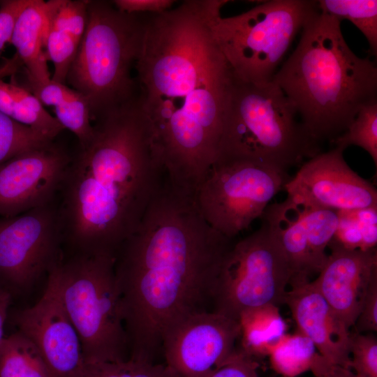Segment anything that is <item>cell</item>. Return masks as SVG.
<instances>
[{
  "mask_svg": "<svg viewBox=\"0 0 377 377\" xmlns=\"http://www.w3.org/2000/svg\"><path fill=\"white\" fill-rule=\"evenodd\" d=\"M227 0L146 14L137 103L169 184L189 196L216 161L234 73L212 32Z\"/></svg>",
  "mask_w": 377,
  "mask_h": 377,
  "instance_id": "cell-1",
  "label": "cell"
},
{
  "mask_svg": "<svg viewBox=\"0 0 377 377\" xmlns=\"http://www.w3.org/2000/svg\"><path fill=\"white\" fill-rule=\"evenodd\" d=\"M233 242L208 224L193 198L165 182L114 256L129 358L157 363L170 328L212 311L221 266Z\"/></svg>",
  "mask_w": 377,
  "mask_h": 377,
  "instance_id": "cell-2",
  "label": "cell"
},
{
  "mask_svg": "<svg viewBox=\"0 0 377 377\" xmlns=\"http://www.w3.org/2000/svg\"><path fill=\"white\" fill-rule=\"evenodd\" d=\"M57 195L63 251L114 257L165 181L137 101L95 120Z\"/></svg>",
  "mask_w": 377,
  "mask_h": 377,
  "instance_id": "cell-3",
  "label": "cell"
},
{
  "mask_svg": "<svg viewBox=\"0 0 377 377\" xmlns=\"http://www.w3.org/2000/svg\"><path fill=\"white\" fill-rule=\"evenodd\" d=\"M272 81L320 145L343 133L364 106L377 101V67L357 56L341 21L316 12L304 24L296 48Z\"/></svg>",
  "mask_w": 377,
  "mask_h": 377,
  "instance_id": "cell-4",
  "label": "cell"
},
{
  "mask_svg": "<svg viewBox=\"0 0 377 377\" xmlns=\"http://www.w3.org/2000/svg\"><path fill=\"white\" fill-rule=\"evenodd\" d=\"M319 152L320 144L277 84L234 75L216 160L246 159L287 172Z\"/></svg>",
  "mask_w": 377,
  "mask_h": 377,
  "instance_id": "cell-5",
  "label": "cell"
},
{
  "mask_svg": "<svg viewBox=\"0 0 377 377\" xmlns=\"http://www.w3.org/2000/svg\"><path fill=\"white\" fill-rule=\"evenodd\" d=\"M146 14L119 10L112 3L88 1L87 23L66 81L88 101L91 120L137 101L136 77Z\"/></svg>",
  "mask_w": 377,
  "mask_h": 377,
  "instance_id": "cell-6",
  "label": "cell"
},
{
  "mask_svg": "<svg viewBox=\"0 0 377 377\" xmlns=\"http://www.w3.org/2000/svg\"><path fill=\"white\" fill-rule=\"evenodd\" d=\"M114 263L109 255L63 252L49 275L78 334L86 364L129 358Z\"/></svg>",
  "mask_w": 377,
  "mask_h": 377,
  "instance_id": "cell-7",
  "label": "cell"
},
{
  "mask_svg": "<svg viewBox=\"0 0 377 377\" xmlns=\"http://www.w3.org/2000/svg\"><path fill=\"white\" fill-rule=\"evenodd\" d=\"M318 10L317 1L271 0L215 20L214 38L235 77L270 82L297 34Z\"/></svg>",
  "mask_w": 377,
  "mask_h": 377,
  "instance_id": "cell-8",
  "label": "cell"
},
{
  "mask_svg": "<svg viewBox=\"0 0 377 377\" xmlns=\"http://www.w3.org/2000/svg\"><path fill=\"white\" fill-rule=\"evenodd\" d=\"M291 272L279 242L262 223L233 242L216 283L212 311L237 321L253 310L284 304Z\"/></svg>",
  "mask_w": 377,
  "mask_h": 377,
  "instance_id": "cell-9",
  "label": "cell"
},
{
  "mask_svg": "<svg viewBox=\"0 0 377 377\" xmlns=\"http://www.w3.org/2000/svg\"><path fill=\"white\" fill-rule=\"evenodd\" d=\"M287 172L246 159H217L193 199L205 221L233 239L260 218L290 179Z\"/></svg>",
  "mask_w": 377,
  "mask_h": 377,
  "instance_id": "cell-10",
  "label": "cell"
},
{
  "mask_svg": "<svg viewBox=\"0 0 377 377\" xmlns=\"http://www.w3.org/2000/svg\"><path fill=\"white\" fill-rule=\"evenodd\" d=\"M63 253L57 200L13 217H0V290L13 304L29 296Z\"/></svg>",
  "mask_w": 377,
  "mask_h": 377,
  "instance_id": "cell-11",
  "label": "cell"
},
{
  "mask_svg": "<svg viewBox=\"0 0 377 377\" xmlns=\"http://www.w3.org/2000/svg\"><path fill=\"white\" fill-rule=\"evenodd\" d=\"M260 219L287 259L291 272L290 281L309 280L312 275L318 274L337 230V211L287 197L282 202L269 204Z\"/></svg>",
  "mask_w": 377,
  "mask_h": 377,
  "instance_id": "cell-12",
  "label": "cell"
},
{
  "mask_svg": "<svg viewBox=\"0 0 377 377\" xmlns=\"http://www.w3.org/2000/svg\"><path fill=\"white\" fill-rule=\"evenodd\" d=\"M8 319L38 348L51 377H84L78 334L48 276L45 290L32 305L9 310Z\"/></svg>",
  "mask_w": 377,
  "mask_h": 377,
  "instance_id": "cell-13",
  "label": "cell"
},
{
  "mask_svg": "<svg viewBox=\"0 0 377 377\" xmlns=\"http://www.w3.org/2000/svg\"><path fill=\"white\" fill-rule=\"evenodd\" d=\"M239 321L207 311L187 317L164 335L165 364L178 377H207L236 350Z\"/></svg>",
  "mask_w": 377,
  "mask_h": 377,
  "instance_id": "cell-14",
  "label": "cell"
},
{
  "mask_svg": "<svg viewBox=\"0 0 377 377\" xmlns=\"http://www.w3.org/2000/svg\"><path fill=\"white\" fill-rule=\"evenodd\" d=\"M338 147L307 159L286 182L287 197L337 212L377 207V191L348 165Z\"/></svg>",
  "mask_w": 377,
  "mask_h": 377,
  "instance_id": "cell-15",
  "label": "cell"
},
{
  "mask_svg": "<svg viewBox=\"0 0 377 377\" xmlns=\"http://www.w3.org/2000/svg\"><path fill=\"white\" fill-rule=\"evenodd\" d=\"M71 158L54 141L0 165V217H13L57 200Z\"/></svg>",
  "mask_w": 377,
  "mask_h": 377,
  "instance_id": "cell-16",
  "label": "cell"
},
{
  "mask_svg": "<svg viewBox=\"0 0 377 377\" xmlns=\"http://www.w3.org/2000/svg\"><path fill=\"white\" fill-rule=\"evenodd\" d=\"M330 253L312 283L336 316L350 328L360 312L369 285L377 274L376 248H345L332 241Z\"/></svg>",
  "mask_w": 377,
  "mask_h": 377,
  "instance_id": "cell-17",
  "label": "cell"
},
{
  "mask_svg": "<svg viewBox=\"0 0 377 377\" xmlns=\"http://www.w3.org/2000/svg\"><path fill=\"white\" fill-rule=\"evenodd\" d=\"M284 304L298 332L309 338L318 353L329 362L350 369V329L308 279L291 280Z\"/></svg>",
  "mask_w": 377,
  "mask_h": 377,
  "instance_id": "cell-18",
  "label": "cell"
},
{
  "mask_svg": "<svg viewBox=\"0 0 377 377\" xmlns=\"http://www.w3.org/2000/svg\"><path fill=\"white\" fill-rule=\"evenodd\" d=\"M88 1H46L45 57L54 65L52 80L66 84L87 23Z\"/></svg>",
  "mask_w": 377,
  "mask_h": 377,
  "instance_id": "cell-19",
  "label": "cell"
},
{
  "mask_svg": "<svg viewBox=\"0 0 377 377\" xmlns=\"http://www.w3.org/2000/svg\"><path fill=\"white\" fill-rule=\"evenodd\" d=\"M45 22L46 1L29 0L16 19L9 42L15 47V57L25 66L29 84L51 79L43 45Z\"/></svg>",
  "mask_w": 377,
  "mask_h": 377,
  "instance_id": "cell-20",
  "label": "cell"
},
{
  "mask_svg": "<svg viewBox=\"0 0 377 377\" xmlns=\"http://www.w3.org/2000/svg\"><path fill=\"white\" fill-rule=\"evenodd\" d=\"M31 91L43 105L52 106L56 119L64 129L77 138L80 147H85L94 135L88 101L78 91L50 79L43 84H29Z\"/></svg>",
  "mask_w": 377,
  "mask_h": 377,
  "instance_id": "cell-21",
  "label": "cell"
},
{
  "mask_svg": "<svg viewBox=\"0 0 377 377\" xmlns=\"http://www.w3.org/2000/svg\"><path fill=\"white\" fill-rule=\"evenodd\" d=\"M4 67L0 68V112L54 140L64 130L63 126L30 90L2 80L8 75Z\"/></svg>",
  "mask_w": 377,
  "mask_h": 377,
  "instance_id": "cell-22",
  "label": "cell"
},
{
  "mask_svg": "<svg viewBox=\"0 0 377 377\" xmlns=\"http://www.w3.org/2000/svg\"><path fill=\"white\" fill-rule=\"evenodd\" d=\"M0 377H51L34 343L16 330L0 343Z\"/></svg>",
  "mask_w": 377,
  "mask_h": 377,
  "instance_id": "cell-23",
  "label": "cell"
},
{
  "mask_svg": "<svg viewBox=\"0 0 377 377\" xmlns=\"http://www.w3.org/2000/svg\"><path fill=\"white\" fill-rule=\"evenodd\" d=\"M239 323L244 346L249 354H269L272 348L286 334V323L279 309L267 306L244 315Z\"/></svg>",
  "mask_w": 377,
  "mask_h": 377,
  "instance_id": "cell-24",
  "label": "cell"
},
{
  "mask_svg": "<svg viewBox=\"0 0 377 377\" xmlns=\"http://www.w3.org/2000/svg\"><path fill=\"white\" fill-rule=\"evenodd\" d=\"M331 241L350 249L368 250L377 243V207L339 211Z\"/></svg>",
  "mask_w": 377,
  "mask_h": 377,
  "instance_id": "cell-25",
  "label": "cell"
},
{
  "mask_svg": "<svg viewBox=\"0 0 377 377\" xmlns=\"http://www.w3.org/2000/svg\"><path fill=\"white\" fill-rule=\"evenodd\" d=\"M318 10L340 21L351 22L365 36L369 50L377 55V1L318 0Z\"/></svg>",
  "mask_w": 377,
  "mask_h": 377,
  "instance_id": "cell-26",
  "label": "cell"
},
{
  "mask_svg": "<svg viewBox=\"0 0 377 377\" xmlns=\"http://www.w3.org/2000/svg\"><path fill=\"white\" fill-rule=\"evenodd\" d=\"M313 342L302 334L284 335L269 355L274 369L285 376L294 377L310 369L316 354Z\"/></svg>",
  "mask_w": 377,
  "mask_h": 377,
  "instance_id": "cell-27",
  "label": "cell"
},
{
  "mask_svg": "<svg viewBox=\"0 0 377 377\" xmlns=\"http://www.w3.org/2000/svg\"><path fill=\"white\" fill-rule=\"evenodd\" d=\"M331 143L343 151L350 145L364 149L377 165V101L364 106L346 130Z\"/></svg>",
  "mask_w": 377,
  "mask_h": 377,
  "instance_id": "cell-28",
  "label": "cell"
},
{
  "mask_svg": "<svg viewBox=\"0 0 377 377\" xmlns=\"http://www.w3.org/2000/svg\"><path fill=\"white\" fill-rule=\"evenodd\" d=\"M52 141L0 112V165L24 151Z\"/></svg>",
  "mask_w": 377,
  "mask_h": 377,
  "instance_id": "cell-29",
  "label": "cell"
},
{
  "mask_svg": "<svg viewBox=\"0 0 377 377\" xmlns=\"http://www.w3.org/2000/svg\"><path fill=\"white\" fill-rule=\"evenodd\" d=\"M84 377H178L165 364L128 358L118 362L86 364Z\"/></svg>",
  "mask_w": 377,
  "mask_h": 377,
  "instance_id": "cell-30",
  "label": "cell"
},
{
  "mask_svg": "<svg viewBox=\"0 0 377 377\" xmlns=\"http://www.w3.org/2000/svg\"><path fill=\"white\" fill-rule=\"evenodd\" d=\"M350 369L362 377H377V339L373 334L351 333Z\"/></svg>",
  "mask_w": 377,
  "mask_h": 377,
  "instance_id": "cell-31",
  "label": "cell"
},
{
  "mask_svg": "<svg viewBox=\"0 0 377 377\" xmlns=\"http://www.w3.org/2000/svg\"><path fill=\"white\" fill-rule=\"evenodd\" d=\"M258 364L246 350L236 348L221 365L213 369L207 377H259Z\"/></svg>",
  "mask_w": 377,
  "mask_h": 377,
  "instance_id": "cell-32",
  "label": "cell"
},
{
  "mask_svg": "<svg viewBox=\"0 0 377 377\" xmlns=\"http://www.w3.org/2000/svg\"><path fill=\"white\" fill-rule=\"evenodd\" d=\"M353 327L357 333L377 331V274L371 280Z\"/></svg>",
  "mask_w": 377,
  "mask_h": 377,
  "instance_id": "cell-33",
  "label": "cell"
},
{
  "mask_svg": "<svg viewBox=\"0 0 377 377\" xmlns=\"http://www.w3.org/2000/svg\"><path fill=\"white\" fill-rule=\"evenodd\" d=\"M29 0L0 1V54L10 42L16 19Z\"/></svg>",
  "mask_w": 377,
  "mask_h": 377,
  "instance_id": "cell-34",
  "label": "cell"
},
{
  "mask_svg": "<svg viewBox=\"0 0 377 377\" xmlns=\"http://www.w3.org/2000/svg\"><path fill=\"white\" fill-rule=\"evenodd\" d=\"M114 6L120 11L130 14L161 13L171 8V0H115Z\"/></svg>",
  "mask_w": 377,
  "mask_h": 377,
  "instance_id": "cell-35",
  "label": "cell"
},
{
  "mask_svg": "<svg viewBox=\"0 0 377 377\" xmlns=\"http://www.w3.org/2000/svg\"><path fill=\"white\" fill-rule=\"evenodd\" d=\"M309 370L315 377H362L350 369L329 362L317 352Z\"/></svg>",
  "mask_w": 377,
  "mask_h": 377,
  "instance_id": "cell-36",
  "label": "cell"
},
{
  "mask_svg": "<svg viewBox=\"0 0 377 377\" xmlns=\"http://www.w3.org/2000/svg\"><path fill=\"white\" fill-rule=\"evenodd\" d=\"M11 306H5L0 309V343L5 337L4 325L8 319V315Z\"/></svg>",
  "mask_w": 377,
  "mask_h": 377,
  "instance_id": "cell-37",
  "label": "cell"
},
{
  "mask_svg": "<svg viewBox=\"0 0 377 377\" xmlns=\"http://www.w3.org/2000/svg\"><path fill=\"white\" fill-rule=\"evenodd\" d=\"M12 305L11 297L7 293L0 290V309L5 306H11Z\"/></svg>",
  "mask_w": 377,
  "mask_h": 377,
  "instance_id": "cell-38",
  "label": "cell"
}]
</instances>
